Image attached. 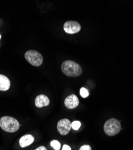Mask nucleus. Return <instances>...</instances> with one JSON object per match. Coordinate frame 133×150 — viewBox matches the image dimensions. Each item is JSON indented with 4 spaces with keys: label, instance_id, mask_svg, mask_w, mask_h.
Segmentation results:
<instances>
[{
    "label": "nucleus",
    "instance_id": "nucleus-3",
    "mask_svg": "<svg viewBox=\"0 0 133 150\" xmlns=\"http://www.w3.org/2000/svg\"><path fill=\"white\" fill-rule=\"evenodd\" d=\"M104 130L107 135L110 136H115L118 134L121 130V125L118 120L110 118L105 122Z\"/></svg>",
    "mask_w": 133,
    "mask_h": 150
},
{
    "label": "nucleus",
    "instance_id": "nucleus-16",
    "mask_svg": "<svg viewBox=\"0 0 133 150\" xmlns=\"http://www.w3.org/2000/svg\"><path fill=\"white\" fill-rule=\"evenodd\" d=\"M35 150H47V149H46V148L44 147V146H41L39 147L38 148L35 149Z\"/></svg>",
    "mask_w": 133,
    "mask_h": 150
},
{
    "label": "nucleus",
    "instance_id": "nucleus-14",
    "mask_svg": "<svg viewBox=\"0 0 133 150\" xmlns=\"http://www.w3.org/2000/svg\"><path fill=\"white\" fill-rule=\"evenodd\" d=\"M79 150H91V147L88 145H84L82 146Z\"/></svg>",
    "mask_w": 133,
    "mask_h": 150
},
{
    "label": "nucleus",
    "instance_id": "nucleus-11",
    "mask_svg": "<svg viewBox=\"0 0 133 150\" xmlns=\"http://www.w3.org/2000/svg\"><path fill=\"white\" fill-rule=\"evenodd\" d=\"M81 126V122L79 121H75L71 123V127L75 130H78Z\"/></svg>",
    "mask_w": 133,
    "mask_h": 150
},
{
    "label": "nucleus",
    "instance_id": "nucleus-2",
    "mask_svg": "<svg viewBox=\"0 0 133 150\" xmlns=\"http://www.w3.org/2000/svg\"><path fill=\"white\" fill-rule=\"evenodd\" d=\"M19 121L11 117L4 116L0 119V127L6 132L14 133L19 129Z\"/></svg>",
    "mask_w": 133,
    "mask_h": 150
},
{
    "label": "nucleus",
    "instance_id": "nucleus-12",
    "mask_svg": "<svg viewBox=\"0 0 133 150\" xmlns=\"http://www.w3.org/2000/svg\"><path fill=\"white\" fill-rule=\"evenodd\" d=\"M51 145L55 150H59V149L61 148V144L57 141L55 140L52 141L51 142Z\"/></svg>",
    "mask_w": 133,
    "mask_h": 150
},
{
    "label": "nucleus",
    "instance_id": "nucleus-4",
    "mask_svg": "<svg viewBox=\"0 0 133 150\" xmlns=\"http://www.w3.org/2000/svg\"><path fill=\"white\" fill-rule=\"evenodd\" d=\"M25 58L29 63L36 67L41 66L43 61L42 54L35 50H29L27 51L25 54Z\"/></svg>",
    "mask_w": 133,
    "mask_h": 150
},
{
    "label": "nucleus",
    "instance_id": "nucleus-7",
    "mask_svg": "<svg viewBox=\"0 0 133 150\" xmlns=\"http://www.w3.org/2000/svg\"><path fill=\"white\" fill-rule=\"evenodd\" d=\"M64 104L68 109H75L78 106L79 100L76 95L71 94L65 99Z\"/></svg>",
    "mask_w": 133,
    "mask_h": 150
},
{
    "label": "nucleus",
    "instance_id": "nucleus-1",
    "mask_svg": "<svg viewBox=\"0 0 133 150\" xmlns=\"http://www.w3.org/2000/svg\"><path fill=\"white\" fill-rule=\"evenodd\" d=\"M61 70L67 76L77 77L82 74V70L80 66L74 61L66 60L61 65Z\"/></svg>",
    "mask_w": 133,
    "mask_h": 150
},
{
    "label": "nucleus",
    "instance_id": "nucleus-9",
    "mask_svg": "<svg viewBox=\"0 0 133 150\" xmlns=\"http://www.w3.org/2000/svg\"><path fill=\"white\" fill-rule=\"evenodd\" d=\"M34 141V137L31 134L23 136L19 140V144L21 147H25L31 145Z\"/></svg>",
    "mask_w": 133,
    "mask_h": 150
},
{
    "label": "nucleus",
    "instance_id": "nucleus-10",
    "mask_svg": "<svg viewBox=\"0 0 133 150\" xmlns=\"http://www.w3.org/2000/svg\"><path fill=\"white\" fill-rule=\"evenodd\" d=\"M10 81L4 75L0 74V91H7L10 88Z\"/></svg>",
    "mask_w": 133,
    "mask_h": 150
},
{
    "label": "nucleus",
    "instance_id": "nucleus-17",
    "mask_svg": "<svg viewBox=\"0 0 133 150\" xmlns=\"http://www.w3.org/2000/svg\"><path fill=\"white\" fill-rule=\"evenodd\" d=\"M0 39H1V35H0Z\"/></svg>",
    "mask_w": 133,
    "mask_h": 150
},
{
    "label": "nucleus",
    "instance_id": "nucleus-13",
    "mask_svg": "<svg viewBox=\"0 0 133 150\" xmlns=\"http://www.w3.org/2000/svg\"><path fill=\"white\" fill-rule=\"evenodd\" d=\"M80 94L83 98H87L89 96V92L86 88H82L80 90Z\"/></svg>",
    "mask_w": 133,
    "mask_h": 150
},
{
    "label": "nucleus",
    "instance_id": "nucleus-5",
    "mask_svg": "<svg viewBox=\"0 0 133 150\" xmlns=\"http://www.w3.org/2000/svg\"><path fill=\"white\" fill-rule=\"evenodd\" d=\"M71 129V123L70 121L67 118L59 120L57 124V129L61 135L67 134Z\"/></svg>",
    "mask_w": 133,
    "mask_h": 150
},
{
    "label": "nucleus",
    "instance_id": "nucleus-6",
    "mask_svg": "<svg viewBox=\"0 0 133 150\" xmlns=\"http://www.w3.org/2000/svg\"><path fill=\"white\" fill-rule=\"evenodd\" d=\"M64 30L68 34H76L80 31L81 26L80 23L76 21H69L64 23Z\"/></svg>",
    "mask_w": 133,
    "mask_h": 150
},
{
    "label": "nucleus",
    "instance_id": "nucleus-8",
    "mask_svg": "<svg viewBox=\"0 0 133 150\" xmlns=\"http://www.w3.org/2000/svg\"><path fill=\"white\" fill-rule=\"evenodd\" d=\"M50 103V100L49 98L43 94H40L35 98V105L37 108H41L44 106H47Z\"/></svg>",
    "mask_w": 133,
    "mask_h": 150
},
{
    "label": "nucleus",
    "instance_id": "nucleus-15",
    "mask_svg": "<svg viewBox=\"0 0 133 150\" xmlns=\"http://www.w3.org/2000/svg\"><path fill=\"white\" fill-rule=\"evenodd\" d=\"M62 150H71V149L70 147V146H68L67 145H64L63 147Z\"/></svg>",
    "mask_w": 133,
    "mask_h": 150
}]
</instances>
